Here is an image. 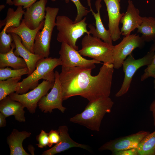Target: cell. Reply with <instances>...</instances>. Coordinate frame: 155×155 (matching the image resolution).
I'll list each match as a JSON object with an SVG mask.
<instances>
[{"label": "cell", "mask_w": 155, "mask_h": 155, "mask_svg": "<svg viewBox=\"0 0 155 155\" xmlns=\"http://www.w3.org/2000/svg\"><path fill=\"white\" fill-rule=\"evenodd\" d=\"M153 83H154V89H155V79H154V81Z\"/></svg>", "instance_id": "obj_41"}, {"label": "cell", "mask_w": 155, "mask_h": 155, "mask_svg": "<svg viewBox=\"0 0 155 155\" xmlns=\"http://www.w3.org/2000/svg\"><path fill=\"white\" fill-rule=\"evenodd\" d=\"M145 42L137 34L125 36L118 44L113 46V65L114 68L119 69L122 66L125 60L136 48H141Z\"/></svg>", "instance_id": "obj_9"}, {"label": "cell", "mask_w": 155, "mask_h": 155, "mask_svg": "<svg viewBox=\"0 0 155 155\" xmlns=\"http://www.w3.org/2000/svg\"><path fill=\"white\" fill-rule=\"evenodd\" d=\"M21 77L9 78L0 81V101L16 92Z\"/></svg>", "instance_id": "obj_26"}, {"label": "cell", "mask_w": 155, "mask_h": 155, "mask_svg": "<svg viewBox=\"0 0 155 155\" xmlns=\"http://www.w3.org/2000/svg\"><path fill=\"white\" fill-rule=\"evenodd\" d=\"M25 11L23 10L22 6H19L15 11L13 8H8L5 18L0 21V28L7 24H10L11 27L13 28L18 27L20 25L23 16Z\"/></svg>", "instance_id": "obj_24"}, {"label": "cell", "mask_w": 155, "mask_h": 155, "mask_svg": "<svg viewBox=\"0 0 155 155\" xmlns=\"http://www.w3.org/2000/svg\"><path fill=\"white\" fill-rule=\"evenodd\" d=\"M92 67L62 66L59 76L65 100L77 96L89 101L109 97L114 68L113 64L103 63L98 74L91 75Z\"/></svg>", "instance_id": "obj_1"}, {"label": "cell", "mask_w": 155, "mask_h": 155, "mask_svg": "<svg viewBox=\"0 0 155 155\" xmlns=\"http://www.w3.org/2000/svg\"><path fill=\"white\" fill-rule=\"evenodd\" d=\"M59 54L61 66L65 67H86L94 69L96 67L95 64L101 63L95 59L89 60L84 58L78 51L64 42L61 43Z\"/></svg>", "instance_id": "obj_11"}, {"label": "cell", "mask_w": 155, "mask_h": 155, "mask_svg": "<svg viewBox=\"0 0 155 155\" xmlns=\"http://www.w3.org/2000/svg\"><path fill=\"white\" fill-rule=\"evenodd\" d=\"M5 7V5H0V11H1Z\"/></svg>", "instance_id": "obj_40"}, {"label": "cell", "mask_w": 155, "mask_h": 155, "mask_svg": "<svg viewBox=\"0 0 155 155\" xmlns=\"http://www.w3.org/2000/svg\"><path fill=\"white\" fill-rule=\"evenodd\" d=\"M84 17L80 22L74 23L68 17L64 15L57 16L56 23L58 31L57 39L60 42H64L76 50L78 47L76 42L85 33L89 35L87 28V24Z\"/></svg>", "instance_id": "obj_4"}, {"label": "cell", "mask_w": 155, "mask_h": 155, "mask_svg": "<svg viewBox=\"0 0 155 155\" xmlns=\"http://www.w3.org/2000/svg\"><path fill=\"white\" fill-rule=\"evenodd\" d=\"M11 49L8 53H0V68L11 67L14 69H21L28 67L25 60L15 55L13 51L16 48L14 42L11 45Z\"/></svg>", "instance_id": "obj_22"}, {"label": "cell", "mask_w": 155, "mask_h": 155, "mask_svg": "<svg viewBox=\"0 0 155 155\" xmlns=\"http://www.w3.org/2000/svg\"><path fill=\"white\" fill-rule=\"evenodd\" d=\"M6 117L3 114L0 112V127H5L6 125Z\"/></svg>", "instance_id": "obj_37"}, {"label": "cell", "mask_w": 155, "mask_h": 155, "mask_svg": "<svg viewBox=\"0 0 155 155\" xmlns=\"http://www.w3.org/2000/svg\"><path fill=\"white\" fill-rule=\"evenodd\" d=\"M37 0H13V5L16 6H23V9L30 7L35 3Z\"/></svg>", "instance_id": "obj_32"}, {"label": "cell", "mask_w": 155, "mask_h": 155, "mask_svg": "<svg viewBox=\"0 0 155 155\" xmlns=\"http://www.w3.org/2000/svg\"><path fill=\"white\" fill-rule=\"evenodd\" d=\"M150 133L148 131L142 130L127 136L111 140L101 146L98 148V150H109L113 152L137 148L142 140Z\"/></svg>", "instance_id": "obj_12"}, {"label": "cell", "mask_w": 155, "mask_h": 155, "mask_svg": "<svg viewBox=\"0 0 155 155\" xmlns=\"http://www.w3.org/2000/svg\"><path fill=\"white\" fill-rule=\"evenodd\" d=\"M150 77H152L155 79V67L147 72H144L141 76V80L143 81Z\"/></svg>", "instance_id": "obj_34"}, {"label": "cell", "mask_w": 155, "mask_h": 155, "mask_svg": "<svg viewBox=\"0 0 155 155\" xmlns=\"http://www.w3.org/2000/svg\"><path fill=\"white\" fill-rule=\"evenodd\" d=\"M31 133L26 131H20L14 129L7 138V143L10 150V155H29L23 148L22 143Z\"/></svg>", "instance_id": "obj_21"}, {"label": "cell", "mask_w": 155, "mask_h": 155, "mask_svg": "<svg viewBox=\"0 0 155 155\" xmlns=\"http://www.w3.org/2000/svg\"><path fill=\"white\" fill-rule=\"evenodd\" d=\"M37 140L38 143L36 144V145L38 148H43L46 147L48 144V133L43 130H41L37 137Z\"/></svg>", "instance_id": "obj_30"}, {"label": "cell", "mask_w": 155, "mask_h": 155, "mask_svg": "<svg viewBox=\"0 0 155 155\" xmlns=\"http://www.w3.org/2000/svg\"><path fill=\"white\" fill-rule=\"evenodd\" d=\"M59 11L58 7H46L44 26L36 35L34 44V53L43 58L48 57L50 55L52 32L56 26V18Z\"/></svg>", "instance_id": "obj_6"}, {"label": "cell", "mask_w": 155, "mask_h": 155, "mask_svg": "<svg viewBox=\"0 0 155 155\" xmlns=\"http://www.w3.org/2000/svg\"><path fill=\"white\" fill-rule=\"evenodd\" d=\"M154 55V51L150 49L149 51L142 58L135 59L131 53L127 57L122 65L124 73L123 82L120 90L115 94L116 97H120L127 92L136 72L142 67L150 65L152 61Z\"/></svg>", "instance_id": "obj_7"}, {"label": "cell", "mask_w": 155, "mask_h": 155, "mask_svg": "<svg viewBox=\"0 0 155 155\" xmlns=\"http://www.w3.org/2000/svg\"><path fill=\"white\" fill-rule=\"evenodd\" d=\"M58 130L60 136L59 142L51 148L43 152L42 155H54L73 147L79 148L90 151L88 145L78 143L71 138L68 133V127L66 125L59 126Z\"/></svg>", "instance_id": "obj_15"}, {"label": "cell", "mask_w": 155, "mask_h": 155, "mask_svg": "<svg viewBox=\"0 0 155 155\" xmlns=\"http://www.w3.org/2000/svg\"><path fill=\"white\" fill-rule=\"evenodd\" d=\"M66 3H68L69 1H72L76 6L77 10V15L75 18L74 23H77L81 20L83 17L87 15L90 12L88 9L84 6L80 0H64Z\"/></svg>", "instance_id": "obj_29"}, {"label": "cell", "mask_w": 155, "mask_h": 155, "mask_svg": "<svg viewBox=\"0 0 155 155\" xmlns=\"http://www.w3.org/2000/svg\"><path fill=\"white\" fill-rule=\"evenodd\" d=\"M112 155H138L137 148L112 152Z\"/></svg>", "instance_id": "obj_33"}, {"label": "cell", "mask_w": 155, "mask_h": 155, "mask_svg": "<svg viewBox=\"0 0 155 155\" xmlns=\"http://www.w3.org/2000/svg\"><path fill=\"white\" fill-rule=\"evenodd\" d=\"M25 108L20 102L12 99L8 96L0 101V112L6 117L14 116L15 119L19 122H24Z\"/></svg>", "instance_id": "obj_19"}, {"label": "cell", "mask_w": 155, "mask_h": 155, "mask_svg": "<svg viewBox=\"0 0 155 155\" xmlns=\"http://www.w3.org/2000/svg\"><path fill=\"white\" fill-rule=\"evenodd\" d=\"M28 149L32 155H34V148L32 145H29L28 147Z\"/></svg>", "instance_id": "obj_38"}, {"label": "cell", "mask_w": 155, "mask_h": 155, "mask_svg": "<svg viewBox=\"0 0 155 155\" xmlns=\"http://www.w3.org/2000/svg\"><path fill=\"white\" fill-rule=\"evenodd\" d=\"M47 2L48 0H39L26 9L23 19L29 28L36 29L44 20L46 14V5Z\"/></svg>", "instance_id": "obj_16"}, {"label": "cell", "mask_w": 155, "mask_h": 155, "mask_svg": "<svg viewBox=\"0 0 155 155\" xmlns=\"http://www.w3.org/2000/svg\"><path fill=\"white\" fill-rule=\"evenodd\" d=\"M59 65H61L60 58H43L37 62L33 72L26 78L18 83L16 92L20 94L25 93L29 90H32L38 85L39 81L41 79L54 82L55 73L54 70Z\"/></svg>", "instance_id": "obj_3"}, {"label": "cell", "mask_w": 155, "mask_h": 155, "mask_svg": "<svg viewBox=\"0 0 155 155\" xmlns=\"http://www.w3.org/2000/svg\"><path fill=\"white\" fill-rule=\"evenodd\" d=\"M54 82L44 80L29 92L22 94L13 92L9 96L13 100L22 103L30 113L33 114L36 112L38 101L53 88Z\"/></svg>", "instance_id": "obj_8"}, {"label": "cell", "mask_w": 155, "mask_h": 155, "mask_svg": "<svg viewBox=\"0 0 155 155\" xmlns=\"http://www.w3.org/2000/svg\"><path fill=\"white\" fill-rule=\"evenodd\" d=\"M79 53L103 63L113 64V45L102 41L100 38L86 34L82 38Z\"/></svg>", "instance_id": "obj_5"}, {"label": "cell", "mask_w": 155, "mask_h": 155, "mask_svg": "<svg viewBox=\"0 0 155 155\" xmlns=\"http://www.w3.org/2000/svg\"><path fill=\"white\" fill-rule=\"evenodd\" d=\"M155 99L150 106V111L152 112L153 121V125L155 126Z\"/></svg>", "instance_id": "obj_36"}, {"label": "cell", "mask_w": 155, "mask_h": 155, "mask_svg": "<svg viewBox=\"0 0 155 155\" xmlns=\"http://www.w3.org/2000/svg\"><path fill=\"white\" fill-rule=\"evenodd\" d=\"M29 74L28 67L18 69H12L8 67L0 68V81L13 78L21 77Z\"/></svg>", "instance_id": "obj_28"}, {"label": "cell", "mask_w": 155, "mask_h": 155, "mask_svg": "<svg viewBox=\"0 0 155 155\" xmlns=\"http://www.w3.org/2000/svg\"><path fill=\"white\" fill-rule=\"evenodd\" d=\"M11 26L9 24H6L0 33V53H6L11 49L13 42L12 34L6 32L7 29Z\"/></svg>", "instance_id": "obj_27"}, {"label": "cell", "mask_w": 155, "mask_h": 155, "mask_svg": "<svg viewBox=\"0 0 155 155\" xmlns=\"http://www.w3.org/2000/svg\"><path fill=\"white\" fill-rule=\"evenodd\" d=\"M114 104L109 97L89 101L82 112L71 117L69 120L92 131H99L104 117L111 112Z\"/></svg>", "instance_id": "obj_2"}, {"label": "cell", "mask_w": 155, "mask_h": 155, "mask_svg": "<svg viewBox=\"0 0 155 155\" xmlns=\"http://www.w3.org/2000/svg\"><path fill=\"white\" fill-rule=\"evenodd\" d=\"M142 22L137 28V32L142 34L141 37L145 42L155 40V18L142 17Z\"/></svg>", "instance_id": "obj_23"}, {"label": "cell", "mask_w": 155, "mask_h": 155, "mask_svg": "<svg viewBox=\"0 0 155 155\" xmlns=\"http://www.w3.org/2000/svg\"><path fill=\"white\" fill-rule=\"evenodd\" d=\"M11 34L16 46L14 53L16 56L21 57L25 60L29 69L28 75H29L35 69L38 61L43 58L30 51L23 45L22 39L18 35L14 33Z\"/></svg>", "instance_id": "obj_20"}, {"label": "cell", "mask_w": 155, "mask_h": 155, "mask_svg": "<svg viewBox=\"0 0 155 155\" xmlns=\"http://www.w3.org/2000/svg\"><path fill=\"white\" fill-rule=\"evenodd\" d=\"M103 1L106 6L108 18V30L113 41H115L120 38L121 31L119 28L120 21L124 13H121V0H98Z\"/></svg>", "instance_id": "obj_13"}, {"label": "cell", "mask_w": 155, "mask_h": 155, "mask_svg": "<svg viewBox=\"0 0 155 155\" xmlns=\"http://www.w3.org/2000/svg\"><path fill=\"white\" fill-rule=\"evenodd\" d=\"M44 23V20L37 28L31 29L26 26L22 19L19 26L16 28L9 27L7 29L6 32L18 35L21 38L24 46L31 52L34 54V44L35 37L38 31L42 29Z\"/></svg>", "instance_id": "obj_17"}, {"label": "cell", "mask_w": 155, "mask_h": 155, "mask_svg": "<svg viewBox=\"0 0 155 155\" xmlns=\"http://www.w3.org/2000/svg\"><path fill=\"white\" fill-rule=\"evenodd\" d=\"M55 80L54 86L50 92L43 96L38 101L39 108L44 113H51L54 109H57L63 113L66 109L62 105L63 94L59 73L55 71Z\"/></svg>", "instance_id": "obj_10"}, {"label": "cell", "mask_w": 155, "mask_h": 155, "mask_svg": "<svg viewBox=\"0 0 155 155\" xmlns=\"http://www.w3.org/2000/svg\"><path fill=\"white\" fill-rule=\"evenodd\" d=\"M49 142L48 146L51 147L53 144H56L59 141L60 136L58 130H51L48 133Z\"/></svg>", "instance_id": "obj_31"}, {"label": "cell", "mask_w": 155, "mask_h": 155, "mask_svg": "<svg viewBox=\"0 0 155 155\" xmlns=\"http://www.w3.org/2000/svg\"><path fill=\"white\" fill-rule=\"evenodd\" d=\"M51 0L52 2H55L56 1V0Z\"/></svg>", "instance_id": "obj_42"}, {"label": "cell", "mask_w": 155, "mask_h": 155, "mask_svg": "<svg viewBox=\"0 0 155 155\" xmlns=\"http://www.w3.org/2000/svg\"><path fill=\"white\" fill-rule=\"evenodd\" d=\"M87 3L90 8V11L94 17L95 21L96 28L92 25L88 27L90 28L89 32L93 36L99 38L104 42L113 45L111 33L108 30L105 28L102 23L100 16V9L102 6L101 2L96 0L95 3V7L97 11L96 13L93 10L91 6V0H87Z\"/></svg>", "instance_id": "obj_18"}, {"label": "cell", "mask_w": 155, "mask_h": 155, "mask_svg": "<svg viewBox=\"0 0 155 155\" xmlns=\"http://www.w3.org/2000/svg\"><path fill=\"white\" fill-rule=\"evenodd\" d=\"M153 43L152 44L150 49L154 51V55L151 64L145 69L144 72H147L152 69L155 67V40L153 41Z\"/></svg>", "instance_id": "obj_35"}, {"label": "cell", "mask_w": 155, "mask_h": 155, "mask_svg": "<svg viewBox=\"0 0 155 155\" xmlns=\"http://www.w3.org/2000/svg\"><path fill=\"white\" fill-rule=\"evenodd\" d=\"M128 3L127 11L120 21L122 24L120 30L121 35L125 36L131 34V32L137 28L142 22L139 9L135 7L131 0H129Z\"/></svg>", "instance_id": "obj_14"}, {"label": "cell", "mask_w": 155, "mask_h": 155, "mask_svg": "<svg viewBox=\"0 0 155 155\" xmlns=\"http://www.w3.org/2000/svg\"><path fill=\"white\" fill-rule=\"evenodd\" d=\"M6 4L9 6H11L13 5V1L12 0H6Z\"/></svg>", "instance_id": "obj_39"}, {"label": "cell", "mask_w": 155, "mask_h": 155, "mask_svg": "<svg viewBox=\"0 0 155 155\" xmlns=\"http://www.w3.org/2000/svg\"><path fill=\"white\" fill-rule=\"evenodd\" d=\"M137 149L138 155H155V131L146 136Z\"/></svg>", "instance_id": "obj_25"}]
</instances>
